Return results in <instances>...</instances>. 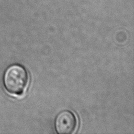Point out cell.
<instances>
[{
	"instance_id": "cell-1",
	"label": "cell",
	"mask_w": 134,
	"mask_h": 134,
	"mask_svg": "<svg viewBox=\"0 0 134 134\" xmlns=\"http://www.w3.org/2000/svg\"><path fill=\"white\" fill-rule=\"evenodd\" d=\"M29 75L26 69L18 64L9 66L5 71L3 76L4 85L10 94L21 95L26 88Z\"/></svg>"
},
{
	"instance_id": "cell-2",
	"label": "cell",
	"mask_w": 134,
	"mask_h": 134,
	"mask_svg": "<svg viewBox=\"0 0 134 134\" xmlns=\"http://www.w3.org/2000/svg\"><path fill=\"white\" fill-rule=\"evenodd\" d=\"M77 121L74 114L70 110H64L59 113L54 120V128L59 134H71L77 127Z\"/></svg>"
}]
</instances>
